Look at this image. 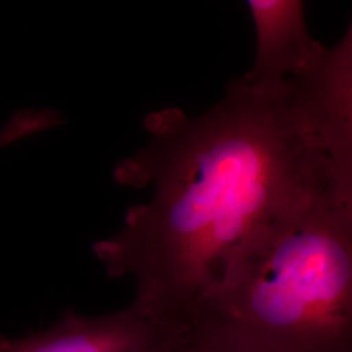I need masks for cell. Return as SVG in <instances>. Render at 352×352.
<instances>
[{
  "label": "cell",
  "instance_id": "6da1fadb",
  "mask_svg": "<svg viewBox=\"0 0 352 352\" xmlns=\"http://www.w3.org/2000/svg\"><path fill=\"white\" fill-rule=\"evenodd\" d=\"M146 145L113 170L151 187L93 252L110 277L135 280L133 302L192 324L263 228L330 187L352 190L295 87L228 82L197 116L166 109L145 120Z\"/></svg>",
  "mask_w": 352,
  "mask_h": 352
},
{
  "label": "cell",
  "instance_id": "7a4b0ae2",
  "mask_svg": "<svg viewBox=\"0 0 352 352\" xmlns=\"http://www.w3.org/2000/svg\"><path fill=\"white\" fill-rule=\"evenodd\" d=\"M200 320L269 352H352V190L322 189L263 228Z\"/></svg>",
  "mask_w": 352,
  "mask_h": 352
},
{
  "label": "cell",
  "instance_id": "3957f363",
  "mask_svg": "<svg viewBox=\"0 0 352 352\" xmlns=\"http://www.w3.org/2000/svg\"><path fill=\"white\" fill-rule=\"evenodd\" d=\"M187 329L132 302L97 317L69 312L47 330L21 340L0 336V352H170Z\"/></svg>",
  "mask_w": 352,
  "mask_h": 352
},
{
  "label": "cell",
  "instance_id": "277c9868",
  "mask_svg": "<svg viewBox=\"0 0 352 352\" xmlns=\"http://www.w3.org/2000/svg\"><path fill=\"white\" fill-rule=\"evenodd\" d=\"M336 162L352 171V28L289 80Z\"/></svg>",
  "mask_w": 352,
  "mask_h": 352
},
{
  "label": "cell",
  "instance_id": "5b68a950",
  "mask_svg": "<svg viewBox=\"0 0 352 352\" xmlns=\"http://www.w3.org/2000/svg\"><path fill=\"white\" fill-rule=\"evenodd\" d=\"M257 47L243 76L256 85L274 87L302 74L324 49L311 36L300 0H250Z\"/></svg>",
  "mask_w": 352,
  "mask_h": 352
},
{
  "label": "cell",
  "instance_id": "8992f818",
  "mask_svg": "<svg viewBox=\"0 0 352 352\" xmlns=\"http://www.w3.org/2000/svg\"><path fill=\"white\" fill-rule=\"evenodd\" d=\"M170 352H269L236 330L219 322L200 320L189 324Z\"/></svg>",
  "mask_w": 352,
  "mask_h": 352
},
{
  "label": "cell",
  "instance_id": "52a82bcc",
  "mask_svg": "<svg viewBox=\"0 0 352 352\" xmlns=\"http://www.w3.org/2000/svg\"><path fill=\"white\" fill-rule=\"evenodd\" d=\"M60 123V113L51 109L19 110L13 113L7 124L0 129V149L32 135L55 128Z\"/></svg>",
  "mask_w": 352,
  "mask_h": 352
}]
</instances>
